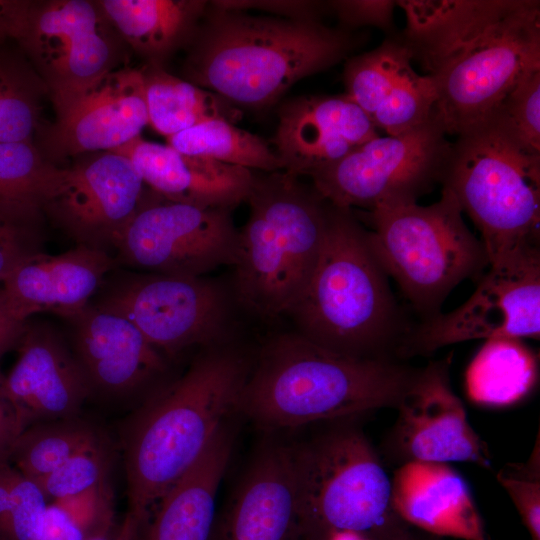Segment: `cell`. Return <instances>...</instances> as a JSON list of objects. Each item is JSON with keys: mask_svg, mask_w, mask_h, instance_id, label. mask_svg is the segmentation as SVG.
<instances>
[{"mask_svg": "<svg viewBox=\"0 0 540 540\" xmlns=\"http://www.w3.org/2000/svg\"><path fill=\"white\" fill-rule=\"evenodd\" d=\"M361 36L320 19L254 15L213 1L189 41L183 79L232 105L263 108L346 58Z\"/></svg>", "mask_w": 540, "mask_h": 540, "instance_id": "1", "label": "cell"}, {"mask_svg": "<svg viewBox=\"0 0 540 540\" xmlns=\"http://www.w3.org/2000/svg\"><path fill=\"white\" fill-rule=\"evenodd\" d=\"M250 369L238 350L209 346L138 410L124 439L127 521L143 528L161 498L239 412Z\"/></svg>", "mask_w": 540, "mask_h": 540, "instance_id": "2", "label": "cell"}, {"mask_svg": "<svg viewBox=\"0 0 540 540\" xmlns=\"http://www.w3.org/2000/svg\"><path fill=\"white\" fill-rule=\"evenodd\" d=\"M419 371L400 359L353 357L283 333L251 366L239 413L268 430L368 416L396 409Z\"/></svg>", "mask_w": 540, "mask_h": 540, "instance_id": "3", "label": "cell"}, {"mask_svg": "<svg viewBox=\"0 0 540 540\" xmlns=\"http://www.w3.org/2000/svg\"><path fill=\"white\" fill-rule=\"evenodd\" d=\"M387 277L370 248L368 230L351 209L330 203L317 263L288 315L298 333L332 351L399 359L409 330Z\"/></svg>", "mask_w": 540, "mask_h": 540, "instance_id": "4", "label": "cell"}, {"mask_svg": "<svg viewBox=\"0 0 540 540\" xmlns=\"http://www.w3.org/2000/svg\"><path fill=\"white\" fill-rule=\"evenodd\" d=\"M250 213L239 231L234 295L266 320L288 314L305 289L323 245L330 203L299 176L254 172Z\"/></svg>", "mask_w": 540, "mask_h": 540, "instance_id": "5", "label": "cell"}, {"mask_svg": "<svg viewBox=\"0 0 540 540\" xmlns=\"http://www.w3.org/2000/svg\"><path fill=\"white\" fill-rule=\"evenodd\" d=\"M323 422L294 444L302 536L350 532L366 540H409L416 529L397 514L391 477L360 423Z\"/></svg>", "mask_w": 540, "mask_h": 540, "instance_id": "6", "label": "cell"}, {"mask_svg": "<svg viewBox=\"0 0 540 540\" xmlns=\"http://www.w3.org/2000/svg\"><path fill=\"white\" fill-rule=\"evenodd\" d=\"M456 137L441 183L479 229L489 264L539 247L540 154L494 118Z\"/></svg>", "mask_w": 540, "mask_h": 540, "instance_id": "7", "label": "cell"}, {"mask_svg": "<svg viewBox=\"0 0 540 540\" xmlns=\"http://www.w3.org/2000/svg\"><path fill=\"white\" fill-rule=\"evenodd\" d=\"M453 193L428 206L417 202L377 207L366 214L370 248L415 309L432 317L460 282L489 266L482 241L465 224Z\"/></svg>", "mask_w": 540, "mask_h": 540, "instance_id": "8", "label": "cell"}, {"mask_svg": "<svg viewBox=\"0 0 540 540\" xmlns=\"http://www.w3.org/2000/svg\"><path fill=\"white\" fill-rule=\"evenodd\" d=\"M539 68L540 2L511 0L426 69L437 89L431 118L447 136H458L490 118L514 86Z\"/></svg>", "mask_w": 540, "mask_h": 540, "instance_id": "9", "label": "cell"}, {"mask_svg": "<svg viewBox=\"0 0 540 540\" xmlns=\"http://www.w3.org/2000/svg\"><path fill=\"white\" fill-rule=\"evenodd\" d=\"M60 107L127 64L128 46L98 1L29 0L15 37Z\"/></svg>", "mask_w": 540, "mask_h": 540, "instance_id": "10", "label": "cell"}, {"mask_svg": "<svg viewBox=\"0 0 540 540\" xmlns=\"http://www.w3.org/2000/svg\"><path fill=\"white\" fill-rule=\"evenodd\" d=\"M451 143L431 118L402 134L374 137L307 177L336 207L369 211L417 202L441 183Z\"/></svg>", "mask_w": 540, "mask_h": 540, "instance_id": "11", "label": "cell"}, {"mask_svg": "<svg viewBox=\"0 0 540 540\" xmlns=\"http://www.w3.org/2000/svg\"><path fill=\"white\" fill-rule=\"evenodd\" d=\"M540 337V249L528 247L488 266L461 306L438 313L403 339L400 360L431 355L445 346L474 339Z\"/></svg>", "mask_w": 540, "mask_h": 540, "instance_id": "12", "label": "cell"}, {"mask_svg": "<svg viewBox=\"0 0 540 540\" xmlns=\"http://www.w3.org/2000/svg\"><path fill=\"white\" fill-rule=\"evenodd\" d=\"M231 211L173 201L151 191L113 247L124 263L147 273L204 277L234 264L239 230Z\"/></svg>", "mask_w": 540, "mask_h": 540, "instance_id": "13", "label": "cell"}, {"mask_svg": "<svg viewBox=\"0 0 540 540\" xmlns=\"http://www.w3.org/2000/svg\"><path fill=\"white\" fill-rule=\"evenodd\" d=\"M127 318L163 356L194 346H213L225 334L228 295L204 277L135 276L114 288L99 305Z\"/></svg>", "mask_w": 540, "mask_h": 540, "instance_id": "14", "label": "cell"}, {"mask_svg": "<svg viewBox=\"0 0 540 540\" xmlns=\"http://www.w3.org/2000/svg\"><path fill=\"white\" fill-rule=\"evenodd\" d=\"M150 192L128 158L113 151L93 152L58 166L41 210L78 244L105 250Z\"/></svg>", "mask_w": 540, "mask_h": 540, "instance_id": "15", "label": "cell"}, {"mask_svg": "<svg viewBox=\"0 0 540 540\" xmlns=\"http://www.w3.org/2000/svg\"><path fill=\"white\" fill-rule=\"evenodd\" d=\"M450 361L446 357L420 368L378 449L385 465L467 462L491 468L488 446L470 425L465 406L452 389Z\"/></svg>", "mask_w": 540, "mask_h": 540, "instance_id": "16", "label": "cell"}, {"mask_svg": "<svg viewBox=\"0 0 540 540\" xmlns=\"http://www.w3.org/2000/svg\"><path fill=\"white\" fill-rule=\"evenodd\" d=\"M54 111L52 123L42 124L35 137L53 164L118 149L148 125L142 71L129 65L113 70Z\"/></svg>", "mask_w": 540, "mask_h": 540, "instance_id": "17", "label": "cell"}, {"mask_svg": "<svg viewBox=\"0 0 540 540\" xmlns=\"http://www.w3.org/2000/svg\"><path fill=\"white\" fill-rule=\"evenodd\" d=\"M294 444L271 443L256 454L210 540H301Z\"/></svg>", "mask_w": 540, "mask_h": 540, "instance_id": "18", "label": "cell"}, {"mask_svg": "<svg viewBox=\"0 0 540 540\" xmlns=\"http://www.w3.org/2000/svg\"><path fill=\"white\" fill-rule=\"evenodd\" d=\"M17 360L2 377V392L21 431L54 420L77 417L91 392L74 354L49 327L27 326L15 346Z\"/></svg>", "mask_w": 540, "mask_h": 540, "instance_id": "19", "label": "cell"}, {"mask_svg": "<svg viewBox=\"0 0 540 540\" xmlns=\"http://www.w3.org/2000/svg\"><path fill=\"white\" fill-rule=\"evenodd\" d=\"M378 135L370 117L345 94L303 96L281 106L273 142L282 170L301 177Z\"/></svg>", "mask_w": 540, "mask_h": 540, "instance_id": "20", "label": "cell"}, {"mask_svg": "<svg viewBox=\"0 0 540 540\" xmlns=\"http://www.w3.org/2000/svg\"><path fill=\"white\" fill-rule=\"evenodd\" d=\"M106 250L79 244L57 255L35 253L21 261L0 284V295L20 321L38 313L72 318L114 267Z\"/></svg>", "mask_w": 540, "mask_h": 540, "instance_id": "21", "label": "cell"}, {"mask_svg": "<svg viewBox=\"0 0 540 540\" xmlns=\"http://www.w3.org/2000/svg\"><path fill=\"white\" fill-rule=\"evenodd\" d=\"M71 319L74 356L91 391L132 394L165 372L164 356L119 313L88 305Z\"/></svg>", "mask_w": 540, "mask_h": 540, "instance_id": "22", "label": "cell"}, {"mask_svg": "<svg viewBox=\"0 0 540 540\" xmlns=\"http://www.w3.org/2000/svg\"><path fill=\"white\" fill-rule=\"evenodd\" d=\"M391 486L394 509L412 528L452 540H490L467 481L450 464L405 463Z\"/></svg>", "mask_w": 540, "mask_h": 540, "instance_id": "23", "label": "cell"}, {"mask_svg": "<svg viewBox=\"0 0 540 540\" xmlns=\"http://www.w3.org/2000/svg\"><path fill=\"white\" fill-rule=\"evenodd\" d=\"M113 152L129 159L151 191L173 201L233 209L246 201L254 180L250 169L185 155L141 136Z\"/></svg>", "mask_w": 540, "mask_h": 540, "instance_id": "24", "label": "cell"}, {"mask_svg": "<svg viewBox=\"0 0 540 540\" xmlns=\"http://www.w3.org/2000/svg\"><path fill=\"white\" fill-rule=\"evenodd\" d=\"M232 442L224 425L199 460L161 498L143 527V540H210Z\"/></svg>", "mask_w": 540, "mask_h": 540, "instance_id": "25", "label": "cell"}, {"mask_svg": "<svg viewBox=\"0 0 540 540\" xmlns=\"http://www.w3.org/2000/svg\"><path fill=\"white\" fill-rule=\"evenodd\" d=\"M98 2L128 48L157 64L190 41L208 5L199 0Z\"/></svg>", "mask_w": 540, "mask_h": 540, "instance_id": "26", "label": "cell"}, {"mask_svg": "<svg viewBox=\"0 0 540 540\" xmlns=\"http://www.w3.org/2000/svg\"><path fill=\"white\" fill-rule=\"evenodd\" d=\"M538 357L522 339L485 340L465 374L469 399L484 407H508L519 403L535 388Z\"/></svg>", "mask_w": 540, "mask_h": 540, "instance_id": "27", "label": "cell"}, {"mask_svg": "<svg viewBox=\"0 0 540 540\" xmlns=\"http://www.w3.org/2000/svg\"><path fill=\"white\" fill-rule=\"evenodd\" d=\"M142 71L148 124L169 137L202 122L223 119L231 123L241 112L217 94L148 62Z\"/></svg>", "mask_w": 540, "mask_h": 540, "instance_id": "28", "label": "cell"}, {"mask_svg": "<svg viewBox=\"0 0 540 540\" xmlns=\"http://www.w3.org/2000/svg\"><path fill=\"white\" fill-rule=\"evenodd\" d=\"M49 91L18 44L0 41V143H35Z\"/></svg>", "mask_w": 540, "mask_h": 540, "instance_id": "29", "label": "cell"}, {"mask_svg": "<svg viewBox=\"0 0 540 540\" xmlns=\"http://www.w3.org/2000/svg\"><path fill=\"white\" fill-rule=\"evenodd\" d=\"M101 441L99 431L78 416L41 422L20 433L8 463L25 477L38 480Z\"/></svg>", "mask_w": 540, "mask_h": 540, "instance_id": "30", "label": "cell"}, {"mask_svg": "<svg viewBox=\"0 0 540 540\" xmlns=\"http://www.w3.org/2000/svg\"><path fill=\"white\" fill-rule=\"evenodd\" d=\"M178 152L250 170H282L273 148L257 135L223 119H212L167 137Z\"/></svg>", "mask_w": 540, "mask_h": 540, "instance_id": "31", "label": "cell"}, {"mask_svg": "<svg viewBox=\"0 0 540 540\" xmlns=\"http://www.w3.org/2000/svg\"><path fill=\"white\" fill-rule=\"evenodd\" d=\"M412 54L400 35L348 60L344 69L346 93L369 117L393 87L413 71Z\"/></svg>", "mask_w": 540, "mask_h": 540, "instance_id": "32", "label": "cell"}, {"mask_svg": "<svg viewBox=\"0 0 540 540\" xmlns=\"http://www.w3.org/2000/svg\"><path fill=\"white\" fill-rule=\"evenodd\" d=\"M57 167L35 143H0V202L41 209Z\"/></svg>", "mask_w": 540, "mask_h": 540, "instance_id": "33", "label": "cell"}, {"mask_svg": "<svg viewBox=\"0 0 540 540\" xmlns=\"http://www.w3.org/2000/svg\"><path fill=\"white\" fill-rule=\"evenodd\" d=\"M436 100L434 78L413 70L393 87L370 119L376 129L399 135L429 121Z\"/></svg>", "mask_w": 540, "mask_h": 540, "instance_id": "34", "label": "cell"}, {"mask_svg": "<svg viewBox=\"0 0 540 540\" xmlns=\"http://www.w3.org/2000/svg\"><path fill=\"white\" fill-rule=\"evenodd\" d=\"M490 118L525 149L540 154V68L525 75Z\"/></svg>", "mask_w": 540, "mask_h": 540, "instance_id": "35", "label": "cell"}, {"mask_svg": "<svg viewBox=\"0 0 540 540\" xmlns=\"http://www.w3.org/2000/svg\"><path fill=\"white\" fill-rule=\"evenodd\" d=\"M40 208L0 202V284L25 258L41 252Z\"/></svg>", "mask_w": 540, "mask_h": 540, "instance_id": "36", "label": "cell"}, {"mask_svg": "<svg viewBox=\"0 0 540 540\" xmlns=\"http://www.w3.org/2000/svg\"><path fill=\"white\" fill-rule=\"evenodd\" d=\"M111 457L104 440L85 449L48 475L34 480L52 501L84 492L108 479Z\"/></svg>", "mask_w": 540, "mask_h": 540, "instance_id": "37", "label": "cell"}, {"mask_svg": "<svg viewBox=\"0 0 540 540\" xmlns=\"http://www.w3.org/2000/svg\"><path fill=\"white\" fill-rule=\"evenodd\" d=\"M496 480L514 504L531 540H540V438L523 462L503 465Z\"/></svg>", "mask_w": 540, "mask_h": 540, "instance_id": "38", "label": "cell"}, {"mask_svg": "<svg viewBox=\"0 0 540 540\" xmlns=\"http://www.w3.org/2000/svg\"><path fill=\"white\" fill-rule=\"evenodd\" d=\"M48 504L39 484L14 468L5 540H38Z\"/></svg>", "mask_w": 540, "mask_h": 540, "instance_id": "39", "label": "cell"}, {"mask_svg": "<svg viewBox=\"0 0 540 540\" xmlns=\"http://www.w3.org/2000/svg\"><path fill=\"white\" fill-rule=\"evenodd\" d=\"M108 479L77 495L54 500L67 511L87 538L115 527L113 492Z\"/></svg>", "mask_w": 540, "mask_h": 540, "instance_id": "40", "label": "cell"}, {"mask_svg": "<svg viewBox=\"0 0 540 540\" xmlns=\"http://www.w3.org/2000/svg\"><path fill=\"white\" fill-rule=\"evenodd\" d=\"M341 22V28L350 30L361 26H375L385 31L394 28L392 0H337L327 2Z\"/></svg>", "mask_w": 540, "mask_h": 540, "instance_id": "41", "label": "cell"}, {"mask_svg": "<svg viewBox=\"0 0 540 540\" xmlns=\"http://www.w3.org/2000/svg\"><path fill=\"white\" fill-rule=\"evenodd\" d=\"M217 5L237 9H257L270 15L289 18H313L320 19V13L326 3L316 1H214Z\"/></svg>", "mask_w": 540, "mask_h": 540, "instance_id": "42", "label": "cell"}, {"mask_svg": "<svg viewBox=\"0 0 540 540\" xmlns=\"http://www.w3.org/2000/svg\"><path fill=\"white\" fill-rule=\"evenodd\" d=\"M82 529L57 502L48 504L38 540H86Z\"/></svg>", "mask_w": 540, "mask_h": 540, "instance_id": "43", "label": "cell"}, {"mask_svg": "<svg viewBox=\"0 0 540 540\" xmlns=\"http://www.w3.org/2000/svg\"><path fill=\"white\" fill-rule=\"evenodd\" d=\"M2 377L0 374V463H8L14 442L22 431L13 408L2 392Z\"/></svg>", "mask_w": 540, "mask_h": 540, "instance_id": "44", "label": "cell"}, {"mask_svg": "<svg viewBox=\"0 0 540 540\" xmlns=\"http://www.w3.org/2000/svg\"><path fill=\"white\" fill-rule=\"evenodd\" d=\"M29 0H0V41L15 39Z\"/></svg>", "mask_w": 540, "mask_h": 540, "instance_id": "45", "label": "cell"}, {"mask_svg": "<svg viewBox=\"0 0 540 540\" xmlns=\"http://www.w3.org/2000/svg\"><path fill=\"white\" fill-rule=\"evenodd\" d=\"M25 324L9 311L0 295V358L16 346Z\"/></svg>", "mask_w": 540, "mask_h": 540, "instance_id": "46", "label": "cell"}, {"mask_svg": "<svg viewBox=\"0 0 540 540\" xmlns=\"http://www.w3.org/2000/svg\"><path fill=\"white\" fill-rule=\"evenodd\" d=\"M14 468L9 463H0V540H5L11 505V482Z\"/></svg>", "mask_w": 540, "mask_h": 540, "instance_id": "47", "label": "cell"}, {"mask_svg": "<svg viewBox=\"0 0 540 540\" xmlns=\"http://www.w3.org/2000/svg\"><path fill=\"white\" fill-rule=\"evenodd\" d=\"M141 534L140 530L124 522L120 528L115 526L106 532L89 537L86 540H140Z\"/></svg>", "mask_w": 540, "mask_h": 540, "instance_id": "48", "label": "cell"}, {"mask_svg": "<svg viewBox=\"0 0 540 540\" xmlns=\"http://www.w3.org/2000/svg\"><path fill=\"white\" fill-rule=\"evenodd\" d=\"M302 540H366L350 532H328L317 536L303 537Z\"/></svg>", "mask_w": 540, "mask_h": 540, "instance_id": "49", "label": "cell"}, {"mask_svg": "<svg viewBox=\"0 0 540 540\" xmlns=\"http://www.w3.org/2000/svg\"><path fill=\"white\" fill-rule=\"evenodd\" d=\"M409 540H452L442 537L433 536L419 530H416Z\"/></svg>", "mask_w": 540, "mask_h": 540, "instance_id": "50", "label": "cell"}]
</instances>
